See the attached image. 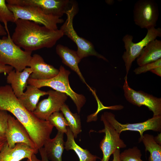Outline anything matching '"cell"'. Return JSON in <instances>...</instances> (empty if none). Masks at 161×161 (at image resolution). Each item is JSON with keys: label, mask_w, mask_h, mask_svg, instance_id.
<instances>
[{"label": "cell", "mask_w": 161, "mask_h": 161, "mask_svg": "<svg viewBox=\"0 0 161 161\" xmlns=\"http://www.w3.org/2000/svg\"><path fill=\"white\" fill-rule=\"evenodd\" d=\"M76 11L75 4L73 3L71 8L66 13V19L60 29L64 35H66L76 44L78 48L76 51L81 60L90 56H94L108 62V60L105 57L95 50L93 45L91 42L79 36L75 30L73 20Z\"/></svg>", "instance_id": "5"}, {"label": "cell", "mask_w": 161, "mask_h": 161, "mask_svg": "<svg viewBox=\"0 0 161 161\" xmlns=\"http://www.w3.org/2000/svg\"><path fill=\"white\" fill-rule=\"evenodd\" d=\"M55 50L63 64L75 72L82 82L86 84L78 66V64L81 60L77 51L61 44L57 45Z\"/></svg>", "instance_id": "18"}, {"label": "cell", "mask_w": 161, "mask_h": 161, "mask_svg": "<svg viewBox=\"0 0 161 161\" xmlns=\"http://www.w3.org/2000/svg\"><path fill=\"white\" fill-rule=\"evenodd\" d=\"M8 34L7 37L0 38V61L21 72L28 66L32 52L22 50Z\"/></svg>", "instance_id": "4"}, {"label": "cell", "mask_w": 161, "mask_h": 161, "mask_svg": "<svg viewBox=\"0 0 161 161\" xmlns=\"http://www.w3.org/2000/svg\"><path fill=\"white\" fill-rule=\"evenodd\" d=\"M142 155L140 150L136 146L126 149L120 154L121 161H143Z\"/></svg>", "instance_id": "27"}, {"label": "cell", "mask_w": 161, "mask_h": 161, "mask_svg": "<svg viewBox=\"0 0 161 161\" xmlns=\"http://www.w3.org/2000/svg\"><path fill=\"white\" fill-rule=\"evenodd\" d=\"M14 23L16 27L12 39L26 51L51 48L64 35L60 29L51 30L28 20L18 19Z\"/></svg>", "instance_id": "2"}, {"label": "cell", "mask_w": 161, "mask_h": 161, "mask_svg": "<svg viewBox=\"0 0 161 161\" xmlns=\"http://www.w3.org/2000/svg\"><path fill=\"white\" fill-rule=\"evenodd\" d=\"M0 110L12 114L25 127L37 148L43 147L54 126L47 120L39 119L19 101L11 86H0Z\"/></svg>", "instance_id": "1"}, {"label": "cell", "mask_w": 161, "mask_h": 161, "mask_svg": "<svg viewBox=\"0 0 161 161\" xmlns=\"http://www.w3.org/2000/svg\"><path fill=\"white\" fill-rule=\"evenodd\" d=\"M161 134L160 132V133L158 134L157 136L154 137V139L156 143L160 145H161Z\"/></svg>", "instance_id": "35"}, {"label": "cell", "mask_w": 161, "mask_h": 161, "mask_svg": "<svg viewBox=\"0 0 161 161\" xmlns=\"http://www.w3.org/2000/svg\"><path fill=\"white\" fill-rule=\"evenodd\" d=\"M5 137L10 148H14L17 143H22L31 148L38 149L25 127L16 119L10 114Z\"/></svg>", "instance_id": "14"}, {"label": "cell", "mask_w": 161, "mask_h": 161, "mask_svg": "<svg viewBox=\"0 0 161 161\" xmlns=\"http://www.w3.org/2000/svg\"><path fill=\"white\" fill-rule=\"evenodd\" d=\"M150 71L159 76H161V66L157 67Z\"/></svg>", "instance_id": "33"}, {"label": "cell", "mask_w": 161, "mask_h": 161, "mask_svg": "<svg viewBox=\"0 0 161 161\" xmlns=\"http://www.w3.org/2000/svg\"><path fill=\"white\" fill-rule=\"evenodd\" d=\"M4 143H2L1 144H0V151L2 148V147L3 146Z\"/></svg>", "instance_id": "38"}, {"label": "cell", "mask_w": 161, "mask_h": 161, "mask_svg": "<svg viewBox=\"0 0 161 161\" xmlns=\"http://www.w3.org/2000/svg\"><path fill=\"white\" fill-rule=\"evenodd\" d=\"M38 151L22 143H17L14 148H10L6 141L0 151V161H20L26 158L31 160L32 155Z\"/></svg>", "instance_id": "15"}, {"label": "cell", "mask_w": 161, "mask_h": 161, "mask_svg": "<svg viewBox=\"0 0 161 161\" xmlns=\"http://www.w3.org/2000/svg\"><path fill=\"white\" fill-rule=\"evenodd\" d=\"M161 66V58L157 61L144 65L139 66L135 68L134 72L136 75L144 73L158 66Z\"/></svg>", "instance_id": "29"}, {"label": "cell", "mask_w": 161, "mask_h": 161, "mask_svg": "<svg viewBox=\"0 0 161 161\" xmlns=\"http://www.w3.org/2000/svg\"><path fill=\"white\" fill-rule=\"evenodd\" d=\"M59 70L57 75L52 78L37 80L29 78L27 83L39 89L44 86L49 87L55 91L66 94L71 98L75 103L79 114L81 108L86 102V98L83 95L75 92L70 87L69 79L70 72L62 65L60 66Z\"/></svg>", "instance_id": "3"}, {"label": "cell", "mask_w": 161, "mask_h": 161, "mask_svg": "<svg viewBox=\"0 0 161 161\" xmlns=\"http://www.w3.org/2000/svg\"><path fill=\"white\" fill-rule=\"evenodd\" d=\"M161 37L160 27L152 28L147 29L146 36L140 41L134 43L132 41L133 36L127 34L123 37L122 40L126 49L122 58L125 63L126 75H127L131 66L133 62L139 56L143 49L151 41Z\"/></svg>", "instance_id": "7"}, {"label": "cell", "mask_w": 161, "mask_h": 161, "mask_svg": "<svg viewBox=\"0 0 161 161\" xmlns=\"http://www.w3.org/2000/svg\"><path fill=\"white\" fill-rule=\"evenodd\" d=\"M7 34L4 27L1 25L0 21V36L6 35Z\"/></svg>", "instance_id": "34"}, {"label": "cell", "mask_w": 161, "mask_h": 161, "mask_svg": "<svg viewBox=\"0 0 161 161\" xmlns=\"http://www.w3.org/2000/svg\"><path fill=\"white\" fill-rule=\"evenodd\" d=\"M26 88L25 92L17 98L26 109L33 112L36 108L40 97L48 95V93L47 91H42L32 85H28Z\"/></svg>", "instance_id": "21"}, {"label": "cell", "mask_w": 161, "mask_h": 161, "mask_svg": "<svg viewBox=\"0 0 161 161\" xmlns=\"http://www.w3.org/2000/svg\"><path fill=\"white\" fill-rule=\"evenodd\" d=\"M41 157V161H49L48 159L45 149L44 147H41L38 149Z\"/></svg>", "instance_id": "31"}, {"label": "cell", "mask_w": 161, "mask_h": 161, "mask_svg": "<svg viewBox=\"0 0 161 161\" xmlns=\"http://www.w3.org/2000/svg\"><path fill=\"white\" fill-rule=\"evenodd\" d=\"M27 161H41V160L38 159L36 157L35 154H33L31 157V160L27 159Z\"/></svg>", "instance_id": "36"}, {"label": "cell", "mask_w": 161, "mask_h": 161, "mask_svg": "<svg viewBox=\"0 0 161 161\" xmlns=\"http://www.w3.org/2000/svg\"><path fill=\"white\" fill-rule=\"evenodd\" d=\"M145 147V151L150 154L149 161H161V145L155 141L153 135L145 134L140 140Z\"/></svg>", "instance_id": "24"}, {"label": "cell", "mask_w": 161, "mask_h": 161, "mask_svg": "<svg viewBox=\"0 0 161 161\" xmlns=\"http://www.w3.org/2000/svg\"><path fill=\"white\" fill-rule=\"evenodd\" d=\"M13 69L12 66L5 65L0 61V73H4L6 75L13 70Z\"/></svg>", "instance_id": "30"}, {"label": "cell", "mask_w": 161, "mask_h": 161, "mask_svg": "<svg viewBox=\"0 0 161 161\" xmlns=\"http://www.w3.org/2000/svg\"><path fill=\"white\" fill-rule=\"evenodd\" d=\"M7 5L14 14L15 22L18 19L28 20L53 30L58 29V24L64 22L63 19L47 14L37 7L8 4Z\"/></svg>", "instance_id": "6"}, {"label": "cell", "mask_w": 161, "mask_h": 161, "mask_svg": "<svg viewBox=\"0 0 161 161\" xmlns=\"http://www.w3.org/2000/svg\"><path fill=\"white\" fill-rule=\"evenodd\" d=\"M64 134L58 131L55 137L50 138L45 142L44 148L49 161H62V154L65 148Z\"/></svg>", "instance_id": "19"}, {"label": "cell", "mask_w": 161, "mask_h": 161, "mask_svg": "<svg viewBox=\"0 0 161 161\" xmlns=\"http://www.w3.org/2000/svg\"><path fill=\"white\" fill-rule=\"evenodd\" d=\"M9 4L32 6L40 8L46 14L61 18L73 3L69 0H8Z\"/></svg>", "instance_id": "10"}, {"label": "cell", "mask_w": 161, "mask_h": 161, "mask_svg": "<svg viewBox=\"0 0 161 161\" xmlns=\"http://www.w3.org/2000/svg\"><path fill=\"white\" fill-rule=\"evenodd\" d=\"M1 143V142H0V144H1V143Z\"/></svg>", "instance_id": "39"}, {"label": "cell", "mask_w": 161, "mask_h": 161, "mask_svg": "<svg viewBox=\"0 0 161 161\" xmlns=\"http://www.w3.org/2000/svg\"><path fill=\"white\" fill-rule=\"evenodd\" d=\"M100 120L103 123L104 128L98 132L105 134L104 138L100 144V148L103 154L101 160L109 161L110 156L116 149L125 148L126 145L120 139V134L107 121L103 114L101 115Z\"/></svg>", "instance_id": "12"}, {"label": "cell", "mask_w": 161, "mask_h": 161, "mask_svg": "<svg viewBox=\"0 0 161 161\" xmlns=\"http://www.w3.org/2000/svg\"><path fill=\"white\" fill-rule=\"evenodd\" d=\"M32 71L30 67H26L19 72L13 69L8 74L7 82L10 86L15 95L17 97L21 95L27 86V81Z\"/></svg>", "instance_id": "17"}, {"label": "cell", "mask_w": 161, "mask_h": 161, "mask_svg": "<svg viewBox=\"0 0 161 161\" xmlns=\"http://www.w3.org/2000/svg\"><path fill=\"white\" fill-rule=\"evenodd\" d=\"M5 0H0V21L4 23L7 33H9L7 27L8 22L14 23L15 18L13 13L8 7Z\"/></svg>", "instance_id": "26"}, {"label": "cell", "mask_w": 161, "mask_h": 161, "mask_svg": "<svg viewBox=\"0 0 161 161\" xmlns=\"http://www.w3.org/2000/svg\"><path fill=\"white\" fill-rule=\"evenodd\" d=\"M120 148H117L113 153V159L112 161H121L120 158Z\"/></svg>", "instance_id": "32"}, {"label": "cell", "mask_w": 161, "mask_h": 161, "mask_svg": "<svg viewBox=\"0 0 161 161\" xmlns=\"http://www.w3.org/2000/svg\"><path fill=\"white\" fill-rule=\"evenodd\" d=\"M47 92V98L38 103L32 112L38 118L47 121L53 113L60 111L68 98V96L64 93L53 90H49Z\"/></svg>", "instance_id": "13"}, {"label": "cell", "mask_w": 161, "mask_h": 161, "mask_svg": "<svg viewBox=\"0 0 161 161\" xmlns=\"http://www.w3.org/2000/svg\"><path fill=\"white\" fill-rule=\"evenodd\" d=\"M124 79L123 86L124 95L129 102L139 107L145 106L153 112V116L161 115V98L142 91H135L129 86L127 78L125 77Z\"/></svg>", "instance_id": "11"}, {"label": "cell", "mask_w": 161, "mask_h": 161, "mask_svg": "<svg viewBox=\"0 0 161 161\" xmlns=\"http://www.w3.org/2000/svg\"><path fill=\"white\" fill-rule=\"evenodd\" d=\"M67 120L68 126L72 131L74 138H77L78 135L82 131L80 119L79 115L73 113L70 110L69 106L64 104L60 109Z\"/></svg>", "instance_id": "23"}, {"label": "cell", "mask_w": 161, "mask_h": 161, "mask_svg": "<svg viewBox=\"0 0 161 161\" xmlns=\"http://www.w3.org/2000/svg\"><path fill=\"white\" fill-rule=\"evenodd\" d=\"M107 1H106V3L110 5L113 4L114 2V1L113 0H107Z\"/></svg>", "instance_id": "37"}, {"label": "cell", "mask_w": 161, "mask_h": 161, "mask_svg": "<svg viewBox=\"0 0 161 161\" xmlns=\"http://www.w3.org/2000/svg\"><path fill=\"white\" fill-rule=\"evenodd\" d=\"M96 161V160H95V161Z\"/></svg>", "instance_id": "40"}, {"label": "cell", "mask_w": 161, "mask_h": 161, "mask_svg": "<svg viewBox=\"0 0 161 161\" xmlns=\"http://www.w3.org/2000/svg\"><path fill=\"white\" fill-rule=\"evenodd\" d=\"M9 114L7 111L0 110V142L1 143L6 141L5 133Z\"/></svg>", "instance_id": "28"}, {"label": "cell", "mask_w": 161, "mask_h": 161, "mask_svg": "<svg viewBox=\"0 0 161 161\" xmlns=\"http://www.w3.org/2000/svg\"><path fill=\"white\" fill-rule=\"evenodd\" d=\"M66 133L67 140L65 142V148L67 151L73 150L78 156L79 161H94L99 158L96 155L92 154L88 150L84 149L79 146L75 140L73 135L68 126Z\"/></svg>", "instance_id": "22"}, {"label": "cell", "mask_w": 161, "mask_h": 161, "mask_svg": "<svg viewBox=\"0 0 161 161\" xmlns=\"http://www.w3.org/2000/svg\"><path fill=\"white\" fill-rule=\"evenodd\" d=\"M135 24L147 30L157 26L159 12L158 6L153 0H139L135 3L133 10Z\"/></svg>", "instance_id": "8"}, {"label": "cell", "mask_w": 161, "mask_h": 161, "mask_svg": "<svg viewBox=\"0 0 161 161\" xmlns=\"http://www.w3.org/2000/svg\"><path fill=\"white\" fill-rule=\"evenodd\" d=\"M103 115L120 134L122 131H126L139 132L140 135L139 142L143 136L144 132L145 131L151 130L156 132H161V115L153 116L152 118L141 123L122 124L118 121L115 118V115L111 112H105Z\"/></svg>", "instance_id": "9"}, {"label": "cell", "mask_w": 161, "mask_h": 161, "mask_svg": "<svg viewBox=\"0 0 161 161\" xmlns=\"http://www.w3.org/2000/svg\"><path fill=\"white\" fill-rule=\"evenodd\" d=\"M161 58V41L156 39L143 49L137 58V62L140 66L155 62Z\"/></svg>", "instance_id": "20"}, {"label": "cell", "mask_w": 161, "mask_h": 161, "mask_svg": "<svg viewBox=\"0 0 161 161\" xmlns=\"http://www.w3.org/2000/svg\"><path fill=\"white\" fill-rule=\"evenodd\" d=\"M28 66L32 71L29 78L34 80L49 79L57 75L59 72V69L45 62L43 58L37 54L32 56Z\"/></svg>", "instance_id": "16"}, {"label": "cell", "mask_w": 161, "mask_h": 161, "mask_svg": "<svg viewBox=\"0 0 161 161\" xmlns=\"http://www.w3.org/2000/svg\"><path fill=\"white\" fill-rule=\"evenodd\" d=\"M47 121L56 128L58 131L66 133L68 123L62 112H58L53 113L49 117Z\"/></svg>", "instance_id": "25"}]
</instances>
